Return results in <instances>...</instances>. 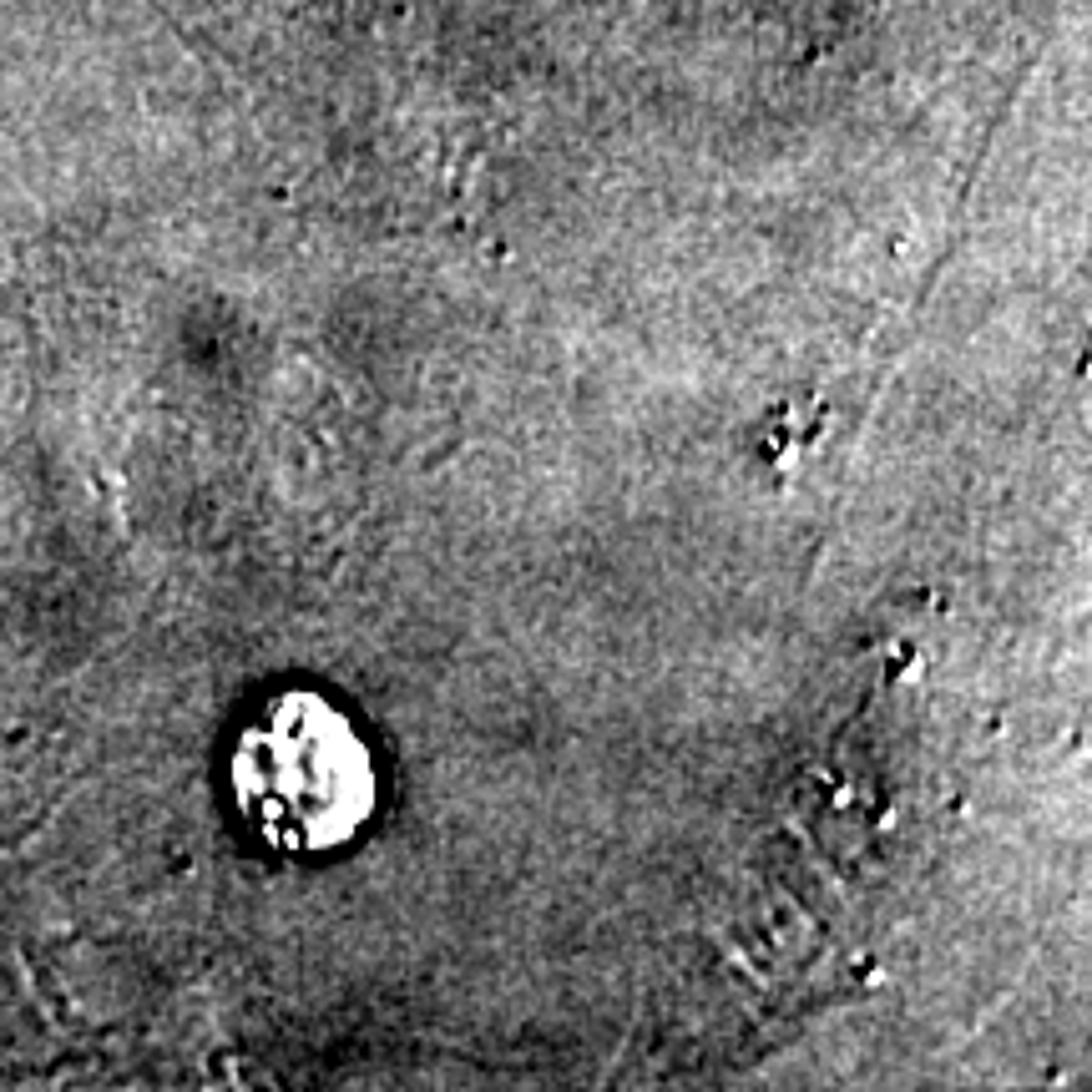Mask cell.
Here are the masks:
<instances>
[{
    "label": "cell",
    "instance_id": "cell-1",
    "mask_svg": "<svg viewBox=\"0 0 1092 1092\" xmlns=\"http://www.w3.org/2000/svg\"><path fill=\"white\" fill-rule=\"evenodd\" d=\"M238 815L273 850L319 855L344 844L375 809V764L355 718L319 693L273 698L228 759Z\"/></svg>",
    "mask_w": 1092,
    "mask_h": 1092
}]
</instances>
